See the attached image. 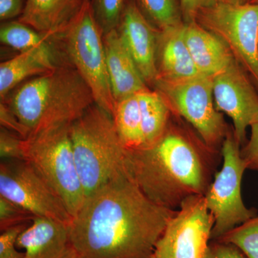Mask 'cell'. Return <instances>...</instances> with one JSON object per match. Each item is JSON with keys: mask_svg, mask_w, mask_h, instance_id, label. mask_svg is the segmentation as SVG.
<instances>
[{"mask_svg": "<svg viewBox=\"0 0 258 258\" xmlns=\"http://www.w3.org/2000/svg\"><path fill=\"white\" fill-rule=\"evenodd\" d=\"M176 212L153 203L125 176L86 198L69 225L70 244L80 258H152Z\"/></svg>", "mask_w": 258, "mask_h": 258, "instance_id": "obj_1", "label": "cell"}, {"mask_svg": "<svg viewBox=\"0 0 258 258\" xmlns=\"http://www.w3.org/2000/svg\"><path fill=\"white\" fill-rule=\"evenodd\" d=\"M219 155L220 151L170 121L154 145L127 150L125 169L151 201L177 210L190 197L205 196L217 172Z\"/></svg>", "mask_w": 258, "mask_h": 258, "instance_id": "obj_2", "label": "cell"}, {"mask_svg": "<svg viewBox=\"0 0 258 258\" xmlns=\"http://www.w3.org/2000/svg\"><path fill=\"white\" fill-rule=\"evenodd\" d=\"M1 102L18 118L28 137L71 124L95 103L87 83L68 60L51 72L22 83Z\"/></svg>", "mask_w": 258, "mask_h": 258, "instance_id": "obj_3", "label": "cell"}, {"mask_svg": "<svg viewBox=\"0 0 258 258\" xmlns=\"http://www.w3.org/2000/svg\"><path fill=\"white\" fill-rule=\"evenodd\" d=\"M75 160L86 198L102 186L128 176V149L111 114L94 103L71 123Z\"/></svg>", "mask_w": 258, "mask_h": 258, "instance_id": "obj_4", "label": "cell"}, {"mask_svg": "<svg viewBox=\"0 0 258 258\" xmlns=\"http://www.w3.org/2000/svg\"><path fill=\"white\" fill-rule=\"evenodd\" d=\"M87 83L95 103L113 116L115 101L107 70L103 35L86 0L76 18L52 39Z\"/></svg>", "mask_w": 258, "mask_h": 258, "instance_id": "obj_5", "label": "cell"}, {"mask_svg": "<svg viewBox=\"0 0 258 258\" xmlns=\"http://www.w3.org/2000/svg\"><path fill=\"white\" fill-rule=\"evenodd\" d=\"M71 124L52 127L24 139L25 161L48 183L63 202L71 217L86 200L71 141Z\"/></svg>", "mask_w": 258, "mask_h": 258, "instance_id": "obj_6", "label": "cell"}, {"mask_svg": "<svg viewBox=\"0 0 258 258\" xmlns=\"http://www.w3.org/2000/svg\"><path fill=\"white\" fill-rule=\"evenodd\" d=\"M153 88L165 98L173 115L184 118L204 143L220 152L230 130L215 107L212 78L199 76L176 83L157 81Z\"/></svg>", "mask_w": 258, "mask_h": 258, "instance_id": "obj_7", "label": "cell"}, {"mask_svg": "<svg viewBox=\"0 0 258 258\" xmlns=\"http://www.w3.org/2000/svg\"><path fill=\"white\" fill-rule=\"evenodd\" d=\"M240 147L233 132L229 131L220 150L222 169L215 173L205 195L207 206L215 220L211 240H217L257 215V211L247 208L242 200V176L247 168Z\"/></svg>", "mask_w": 258, "mask_h": 258, "instance_id": "obj_8", "label": "cell"}, {"mask_svg": "<svg viewBox=\"0 0 258 258\" xmlns=\"http://www.w3.org/2000/svg\"><path fill=\"white\" fill-rule=\"evenodd\" d=\"M196 21L225 42L258 91V5L219 0L201 10Z\"/></svg>", "mask_w": 258, "mask_h": 258, "instance_id": "obj_9", "label": "cell"}, {"mask_svg": "<svg viewBox=\"0 0 258 258\" xmlns=\"http://www.w3.org/2000/svg\"><path fill=\"white\" fill-rule=\"evenodd\" d=\"M214 224L205 196L190 197L168 222L154 257L206 258Z\"/></svg>", "mask_w": 258, "mask_h": 258, "instance_id": "obj_10", "label": "cell"}, {"mask_svg": "<svg viewBox=\"0 0 258 258\" xmlns=\"http://www.w3.org/2000/svg\"><path fill=\"white\" fill-rule=\"evenodd\" d=\"M0 196L34 217H46L69 225L72 222L60 197L28 161L2 160Z\"/></svg>", "mask_w": 258, "mask_h": 258, "instance_id": "obj_11", "label": "cell"}, {"mask_svg": "<svg viewBox=\"0 0 258 258\" xmlns=\"http://www.w3.org/2000/svg\"><path fill=\"white\" fill-rule=\"evenodd\" d=\"M213 97L218 111L233 122V134L240 146L247 142V131L258 122V91L235 60L212 78Z\"/></svg>", "mask_w": 258, "mask_h": 258, "instance_id": "obj_12", "label": "cell"}, {"mask_svg": "<svg viewBox=\"0 0 258 258\" xmlns=\"http://www.w3.org/2000/svg\"><path fill=\"white\" fill-rule=\"evenodd\" d=\"M117 31L147 86L154 88L159 30L144 16L135 0H129Z\"/></svg>", "mask_w": 258, "mask_h": 258, "instance_id": "obj_13", "label": "cell"}, {"mask_svg": "<svg viewBox=\"0 0 258 258\" xmlns=\"http://www.w3.org/2000/svg\"><path fill=\"white\" fill-rule=\"evenodd\" d=\"M53 40L20 52L0 64V98L5 97L20 84L46 74L61 63Z\"/></svg>", "mask_w": 258, "mask_h": 258, "instance_id": "obj_14", "label": "cell"}, {"mask_svg": "<svg viewBox=\"0 0 258 258\" xmlns=\"http://www.w3.org/2000/svg\"><path fill=\"white\" fill-rule=\"evenodd\" d=\"M157 69V81L166 82H180L203 76L197 69L185 41L184 23L159 30Z\"/></svg>", "mask_w": 258, "mask_h": 258, "instance_id": "obj_15", "label": "cell"}, {"mask_svg": "<svg viewBox=\"0 0 258 258\" xmlns=\"http://www.w3.org/2000/svg\"><path fill=\"white\" fill-rule=\"evenodd\" d=\"M107 70L115 103L149 89L117 29L103 35Z\"/></svg>", "mask_w": 258, "mask_h": 258, "instance_id": "obj_16", "label": "cell"}, {"mask_svg": "<svg viewBox=\"0 0 258 258\" xmlns=\"http://www.w3.org/2000/svg\"><path fill=\"white\" fill-rule=\"evenodd\" d=\"M31 221L17 240V247L25 249L23 258L63 257L71 248L69 225L41 217Z\"/></svg>", "mask_w": 258, "mask_h": 258, "instance_id": "obj_17", "label": "cell"}, {"mask_svg": "<svg viewBox=\"0 0 258 258\" xmlns=\"http://www.w3.org/2000/svg\"><path fill=\"white\" fill-rule=\"evenodd\" d=\"M184 38L195 66L203 76L213 78L235 60L225 42L197 21L184 23Z\"/></svg>", "mask_w": 258, "mask_h": 258, "instance_id": "obj_18", "label": "cell"}, {"mask_svg": "<svg viewBox=\"0 0 258 258\" xmlns=\"http://www.w3.org/2000/svg\"><path fill=\"white\" fill-rule=\"evenodd\" d=\"M86 0H27L18 20L53 39L76 15Z\"/></svg>", "mask_w": 258, "mask_h": 258, "instance_id": "obj_19", "label": "cell"}, {"mask_svg": "<svg viewBox=\"0 0 258 258\" xmlns=\"http://www.w3.org/2000/svg\"><path fill=\"white\" fill-rule=\"evenodd\" d=\"M139 98L142 120V149H144L154 145L161 138L173 114L165 98L157 90L149 88L139 93Z\"/></svg>", "mask_w": 258, "mask_h": 258, "instance_id": "obj_20", "label": "cell"}, {"mask_svg": "<svg viewBox=\"0 0 258 258\" xmlns=\"http://www.w3.org/2000/svg\"><path fill=\"white\" fill-rule=\"evenodd\" d=\"M113 118L125 147L128 150L142 149V120L139 93L116 102Z\"/></svg>", "mask_w": 258, "mask_h": 258, "instance_id": "obj_21", "label": "cell"}, {"mask_svg": "<svg viewBox=\"0 0 258 258\" xmlns=\"http://www.w3.org/2000/svg\"><path fill=\"white\" fill-rule=\"evenodd\" d=\"M139 9L159 30L184 24L179 0H135Z\"/></svg>", "mask_w": 258, "mask_h": 258, "instance_id": "obj_22", "label": "cell"}, {"mask_svg": "<svg viewBox=\"0 0 258 258\" xmlns=\"http://www.w3.org/2000/svg\"><path fill=\"white\" fill-rule=\"evenodd\" d=\"M52 40L18 20L2 22L0 26L1 43L20 52L40 46Z\"/></svg>", "mask_w": 258, "mask_h": 258, "instance_id": "obj_23", "label": "cell"}, {"mask_svg": "<svg viewBox=\"0 0 258 258\" xmlns=\"http://www.w3.org/2000/svg\"><path fill=\"white\" fill-rule=\"evenodd\" d=\"M215 240L234 244L247 258H258V215Z\"/></svg>", "mask_w": 258, "mask_h": 258, "instance_id": "obj_24", "label": "cell"}, {"mask_svg": "<svg viewBox=\"0 0 258 258\" xmlns=\"http://www.w3.org/2000/svg\"><path fill=\"white\" fill-rule=\"evenodd\" d=\"M129 0H90L103 35L118 28Z\"/></svg>", "mask_w": 258, "mask_h": 258, "instance_id": "obj_25", "label": "cell"}, {"mask_svg": "<svg viewBox=\"0 0 258 258\" xmlns=\"http://www.w3.org/2000/svg\"><path fill=\"white\" fill-rule=\"evenodd\" d=\"M24 139L18 134L0 128V157L2 160H25Z\"/></svg>", "mask_w": 258, "mask_h": 258, "instance_id": "obj_26", "label": "cell"}, {"mask_svg": "<svg viewBox=\"0 0 258 258\" xmlns=\"http://www.w3.org/2000/svg\"><path fill=\"white\" fill-rule=\"evenodd\" d=\"M33 215L18 205L0 196V228L3 231L13 226L32 220Z\"/></svg>", "mask_w": 258, "mask_h": 258, "instance_id": "obj_27", "label": "cell"}, {"mask_svg": "<svg viewBox=\"0 0 258 258\" xmlns=\"http://www.w3.org/2000/svg\"><path fill=\"white\" fill-rule=\"evenodd\" d=\"M26 223L13 226L3 231L0 235V258H23L24 252L17 249L19 235L27 227Z\"/></svg>", "mask_w": 258, "mask_h": 258, "instance_id": "obj_28", "label": "cell"}, {"mask_svg": "<svg viewBox=\"0 0 258 258\" xmlns=\"http://www.w3.org/2000/svg\"><path fill=\"white\" fill-rule=\"evenodd\" d=\"M250 128V137L241 149V156L247 169L258 171V122Z\"/></svg>", "mask_w": 258, "mask_h": 258, "instance_id": "obj_29", "label": "cell"}, {"mask_svg": "<svg viewBox=\"0 0 258 258\" xmlns=\"http://www.w3.org/2000/svg\"><path fill=\"white\" fill-rule=\"evenodd\" d=\"M206 258H247L234 244L219 240H211Z\"/></svg>", "mask_w": 258, "mask_h": 258, "instance_id": "obj_30", "label": "cell"}, {"mask_svg": "<svg viewBox=\"0 0 258 258\" xmlns=\"http://www.w3.org/2000/svg\"><path fill=\"white\" fill-rule=\"evenodd\" d=\"M184 23L196 21L197 16L201 10L210 8L219 0H179Z\"/></svg>", "mask_w": 258, "mask_h": 258, "instance_id": "obj_31", "label": "cell"}, {"mask_svg": "<svg viewBox=\"0 0 258 258\" xmlns=\"http://www.w3.org/2000/svg\"><path fill=\"white\" fill-rule=\"evenodd\" d=\"M0 123L3 128L14 132L23 139L28 138V132L19 121L18 118L13 114V112L3 102L0 103Z\"/></svg>", "mask_w": 258, "mask_h": 258, "instance_id": "obj_32", "label": "cell"}, {"mask_svg": "<svg viewBox=\"0 0 258 258\" xmlns=\"http://www.w3.org/2000/svg\"><path fill=\"white\" fill-rule=\"evenodd\" d=\"M27 0H0V20L9 21L23 13Z\"/></svg>", "mask_w": 258, "mask_h": 258, "instance_id": "obj_33", "label": "cell"}, {"mask_svg": "<svg viewBox=\"0 0 258 258\" xmlns=\"http://www.w3.org/2000/svg\"><path fill=\"white\" fill-rule=\"evenodd\" d=\"M225 3H230L233 5H244L248 3V0H221Z\"/></svg>", "mask_w": 258, "mask_h": 258, "instance_id": "obj_34", "label": "cell"}, {"mask_svg": "<svg viewBox=\"0 0 258 258\" xmlns=\"http://www.w3.org/2000/svg\"><path fill=\"white\" fill-rule=\"evenodd\" d=\"M62 258H80L79 256L76 254V252H74V249H72V247H71L70 248L69 252H67V254L64 256Z\"/></svg>", "mask_w": 258, "mask_h": 258, "instance_id": "obj_35", "label": "cell"}, {"mask_svg": "<svg viewBox=\"0 0 258 258\" xmlns=\"http://www.w3.org/2000/svg\"><path fill=\"white\" fill-rule=\"evenodd\" d=\"M249 4L257 5H258V0H248Z\"/></svg>", "mask_w": 258, "mask_h": 258, "instance_id": "obj_36", "label": "cell"}, {"mask_svg": "<svg viewBox=\"0 0 258 258\" xmlns=\"http://www.w3.org/2000/svg\"><path fill=\"white\" fill-rule=\"evenodd\" d=\"M152 258H155V257H154V254H153Z\"/></svg>", "mask_w": 258, "mask_h": 258, "instance_id": "obj_37", "label": "cell"}]
</instances>
